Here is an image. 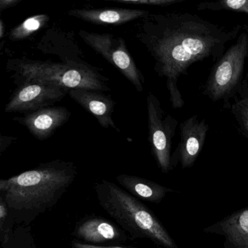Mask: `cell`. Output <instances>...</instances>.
I'll list each match as a JSON object with an SVG mask.
<instances>
[{"instance_id":"25","label":"cell","mask_w":248,"mask_h":248,"mask_svg":"<svg viewBox=\"0 0 248 248\" xmlns=\"http://www.w3.org/2000/svg\"><path fill=\"white\" fill-rule=\"evenodd\" d=\"M5 34V27L4 24L3 20L0 21V38L2 39Z\"/></svg>"},{"instance_id":"21","label":"cell","mask_w":248,"mask_h":248,"mask_svg":"<svg viewBox=\"0 0 248 248\" xmlns=\"http://www.w3.org/2000/svg\"><path fill=\"white\" fill-rule=\"evenodd\" d=\"M9 220V210L2 199L0 198V235L5 233Z\"/></svg>"},{"instance_id":"23","label":"cell","mask_w":248,"mask_h":248,"mask_svg":"<svg viewBox=\"0 0 248 248\" xmlns=\"http://www.w3.org/2000/svg\"><path fill=\"white\" fill-rule=\"evenodd\" d=\"M21 0H0V12H3L5 10L16 6Z\"/></svg>"},{"instance_id":"5","label":"cell","mask_w":248,"mask_h":248,"mask_svg":"<svg viewBox=\"0 0 248 248\" xmlns=\"http://www.w3.org/2000/svg\"><path fill=\"white\" fill-rule=\"evenodd\" d=\"M248 61V27L244 26L235 43L212 68L203 86V95L213 102L222 101L226 108L243 82Z\"/></svg>"},{"instance_id":"20","label":"cell","mask_w":248,"mask_h":248,"mask_svg":"<svg viewBox=\"0 0 248 248\" xmlns=\"http://www.w3.org/2000/svg\"><path fill=\"white\" fill-rule=\"evenodd\" d=\"M114 2L130 5L168 7L183 2L185 0H113Z\"/></svg>"},{"instance_id":"17","label":"cell","mask_w":248,"mask_h":248,"mask_svg":"<svg viewBox=\"0 0 248 248\" xmlns=\"http://www.w3.org/2000/svg\"><path fill=\"white\" fill-rule=\"evenodd\" d=\"M30 226H16L0 237L1 248H40L31 233Z\"/></svg>"},{"instance_id":"22","label":"cell","mask_w":248,"mask_h":248,"mask_svg":"<svg viewBox=\"0 0 248 248\" xmlns=\"http://www.w3.org/2000/svg\"><path fill=\"white\" fill-rule=\"evenodd\" d=\"M72 248H134L130 247L118 246V245H110V246H100V245H89V244L84 243L80 241H72Z\"/></svg>"},{"instance_id":"24","label":"cell","mask_w":248,"mask_h":248,"mask_svg":"<svg viewBox=\"0 0 248 248\" xmlns=\"http://www.w3.org/2000/svg\"><path fill=\"white\" fill-rule=\"evenodd\" d=\"M13 137H7V136H2L1 137V149H0V152L1 154L13 142Z\"/></svg>"},{"instance_id":"10","label":"cell","mask_w":248,"mask_h":248,"mask_svg":"<svg viewBox=\"0 0 248 248\" xmlns=\"http://www.w3.org/2000/svg\"><path fill=\"white\" fill-rule=\"evenodd\" d=\"M72 236L84 243L96 245L97 244H121L130 240L126 232L119 226L102 217L91 216L81 220L77 224Z\"/></svg>"},{"instance_id":"1","label":"cell","mask_w":248,"mask_h":248,"mask_svg":"<svg viewBox=\"0 0 248 248\" xmlns=\"http://www.w3.org/2000/svg\"><path fill=\"white\" fill-rule=\"evenodd\" d=\"M243 27L226 28L189 13H149L135 28L136 38L153 59L155 72L166 81L172 108H181L185 102L179 78L194 63L218 60Z\"/></svg>"},{"instance_id":"13","label":"cell","mask_w":248,"mask_h":248,"mask_svg":"<svg viewBox=\"0 0 248 248\" xmlns=\"http://www.w3.org/2000/svg\"><path fill=\"white\" fill-rule=\"evenodd\" d=\"M69 96L96 118L104 128H111L120 132L112 118L114 102L101 91L74 89L69 91Z\"/></svg>"},{"instance_id":"15","label":"cell","mask_w":248,"mask_h":248,"mask_svg":"<svg viewBox=\"0 0 248 248\" xmlns=\"http://www.w3.org/2000/svg\"><path fill=\"white\" fill-rule=\"evenodd\" d=\"M116 181L133 197L155 204L161 202L167 194L175 191L172 188L135 175L122 174L116 177Z\"/></svg>"},{"instance_id":"16","label":"cell","mask_w":248,"mask_h":248,"mask_svg":"<svg viewBox=\"0 0 248 248\" xmlns=\"http://www.w3.org/2000/svg\"><path fill=\"white\" fill-rule=\"evenodd\" d=\"M226 108L230 110L241 133L248 139V79L246 77Z\"/></svg>"},{"instance_id":"3","label":"cell","mask_w":248,"mask_h":248,"mask_svg":"<svg viewBox=\"0 0 248 248\" xmlns=\"http://www.w3.org/2000/svg\"><path fill=\"white\" fill-rule=\"evenodd\" d=\"M97 200L130 240L149 239L163 248H178L173 238L153 212L117 184L101 180L94 186Z\"/></svg>"},{"instance_id":"26","label":"cell","mask_w":248,"mask_h":248,"mask_svg":"<svg viewBox=\"0 0 248 248\" xmlns=\"http://www.w3.org/2000/svg\"><path fill=\"white\" fill-rule=\"evenodd\" d=\"M245 77H246V78L248 79V73L246 74V75H245Z\"/></svg>"},{"instance_id":"19","label":"cell","mask_w":248,"mask_h":248,"mask_svg":"<svg viewBox=\"0 0 248 248\" xmlns=\"http://www.w3.org/2000/svg\"><path fill=\"white\" fill-rule=\"evenodd\" d=\"M199 11H229L248 16V0H218L202 2L197 5Z\"/></svg>"},{"instance_id":"7","label":"cell","mask_w":248,"mask_h":248,"mask_svg":"<svg viewBox=\"0 0 248 248\" xmlns=\"http://www.w3.org/2000/svg\"><path fill=\"white\" fill-rule=\"evenodd\" d=\"M79 35L85 44L117 68L138 92L143 91L144 77L136 66L122 37L108 33L98 34L85 30H80Z\"/></svg>"},{"instance_id":"6","label":"cell","mask_w":248,"mask_h":248,"mask_svg":"<svg viewBox=\"0 0 248 248\" xmlns=\"http://www.w3.org/2000/svg\"><path fill=\"white\" fill-rule=\"evenodd\" d=\"M149 141L154 157L161 172L172 170L171 149L178 122L162 108L160 101L152 93L146 98Z\"/></svg>"},{"instance_id":"12","label":"cell","mask_w":248,"mask_h":248,"mask_svg":"<svg viewBox=\"0 0 248 248\" xmlns=\"http://www.w3.org/2000/svg\"><path fill=\"white\" fill-rule=\"evenodd\" d=\"M203 232L223 237L224 248H248V207L228 215Z\"/></svg>"},{"instance_id":"11","label":"cell","mask_w":248,"mask_h":248,"mask_svg":"<svg viewBox=\"0 0 248 248\" xmlns=\"http://www.w3.org/2000/svg\"><path fill=\"white\" fill-rule=\"evenodd\" d=\"M71 112L63 107L41 108L23 117H14V121L27 127L36 139L44 140L51 137L56 130L67 123Z\"/></svg>"},{"instance_id":"14","label":"cell","mask_w":248,"mask_h":248,"mask_svg":"<svg viewBox=\"0 0 248 248\" xmlns=\"http://www.w3.org/2000/svg\"><path fill=\"white\" fill-rule=\"evenodd\" d=\"M149 14L143 10L111 8V9H75L68 14L85 22L97 25H123L135 20L142 19Z\"/></svg>"},{"instance_id":"4","label":"cell","mask_w":248,"mask_h":248,"mask_svg":"<svg viewBox=\"0 0 248 248\" xmlns=\"http://www.w3.org/2000/svg\"><path fill=\"white\" fill-rule=\"evenodd\" d=\"M8 69L14 71V78L18 83L23 81L35 80L53 84L63 89H85L107 91L109 88L104 78L87 64L70 62L56 63L51 62L12 59L8 63Z\"/></svg>"},{"instance_id":"2","label":"cell","mask_w":248,"mask_h":248,"mask_svg":"<svg viewBox=\"0 0 248 248\" xmlns=\"http://www.w3.org/2000/svg\"><path fill=\"white\" fill-rule=\"evenodd\" d=\"M77 175L73 162L57 159L0 180V198L9 210L8 227L2 235L16 226H30L37 217L53 208Z\"/></svg>"},{"instance_id":"18","label":"cell","mask_w":248,"mask_h":248,"mask_svg":"<svg viewBox=\"0 0 248 248\" xmlns=\"http://www.w3.org/2000/svg\"><path fill=\"white\" fill-rule=\"evenodd\" d=\"M49 21L50 16L47 14L33 16L12 29L8 34V38L14 42L26 40L39 30L44 28Z\"/></svg>"},{"instance_id":"9","label":"cell","mask_w":248,"mask_h":248,"mask_svg":"<svg viewBox=\"0 0 248 248\" xmlns=\"http://www.w3.org/2000/svg\"><path fill=\"white\" fill-rule=\"evenodd\" d=\"M208 130L205 120H200L197 115H193L180 124L181 139L171 156L172 169L178 165L182 169H186L195 164L202 150Z\"/></svg>"},{"instance_id":"8","label":"cell","mask_w":248,"mask_h":248,"mask_svg":"<svg viewBox=\"0 0 248 248\" xmlns=\"http://www.w3.org/2000/svg\"><path fill=\"white\" fill-rule=\"evenodd\" d=\"M69 91L53 84L43 83L35 80L19 82L5 106L6 113L34 112L41 108L51 107L62 101Z\"/></svg>"}]
</instances>
